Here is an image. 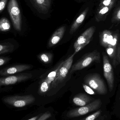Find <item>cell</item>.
<instances>
[{
	"instance_id": "obj_1",
	"label": "cell",
	"mask_w": 120,
	"mask_h": 120,
	"mask_svg": "<svg viewBox=\"0 0 120 120\" xmlns=\"http://www.w3.org/2000/svg\"><path fill=\"white\" fill-rule=\"evenodd\" d=\"M101 61L100 53L98 51L94 50L92 52L85 54L73 65L71 68L70 73H72L88 67L91 64Z\"/></svg>"
},
{
	"instance_id": "obj_2",
	"label": "cell",
	"mask_w": 120,
	"mask_h": 120,
	"mask_svg": "<svg viewBox=\"0 0 120 120\" xmlns=\"http://www.w3.org/2000/svg\"><path fill=\"white\" fill-rule=\"evenodd\" d=\"M85 84L90 87L99 94L104 95L108 92L104 81L98 73H90L84 78Z\"/></svg>"
},
{
	"instance_id": "obj_3",
	"label": "cell",
	"mask_w": 120,
	"mask_h": 120,
	"mask_svg": "<svg viewBox=\"0 0 120 120\" xmlns=\"http://www.w3.org/2000/svg\"><path fill=\"white\" fill-rule=\"evenodd\" d=\"M101 104L102 102L101 99H96L84 106L71 110L68 112L67 116L69 118H73L84 115L99 109Z\"/></svg>"
},
{
	"instance_id": "obj_4",
	"label": "cell",
	"mask_w": 120,
	"mask_h": 120,
	"mask_svg": "<svg viewBox=\"0 0 120 120\" xmlns=\"http://www.w3.org/2000/svg\"><path fill=\"white\" fill-rule=\"evenodd\" d=\"M8 10L14 28L17 31H20L22 30L21 13L16 0H10Z\"/></svg>"
},
{
	"instance_id": "obj_5",
	"label": "cell",
	"mask_w": 120,
	"mask_h": 120,
	"mask_svg": "<svg viewBox=\"0 0 120 120\" xmlns=\"http://www.w3.org/2000/svg\"><path fill=\"white\" fill-rule=\"evenodd\" d=\"M35 97L32 95L25 96H15L8 97L5 98V103L12 105L16 108H22L31 104L35 101Z\"/></svg>"
},
{
	"instance_id": "obj_6",
	"label": "cell",
	"mask_w": 120,
	"mask_h": 120,
	"mask_svg": "<svg viewBox=\"0 0 120 120\" xmlns=\"http://www.w3.org/2000/svg\"><path fill=\"white\" fill-rule=\"evenodd\" d=\"M75 55V53H73L67 60L64 61L58 73L56 78L51 83L52 87H56L64 81L72 67Z\"/></svg>"
},
{
	"instance_id": "obj_7",
	"label": "cell",
	"mask_w": 120,
	"mask_h": 120,
	"mask_svg": "<svg viewBox=\"0 0 120 120\" xmlns=\"http://www.w3.org/2000/svg\"><path fill=\"white\" fill-rule=\"evenodd\" d=\"M103 66L104 75L107 80L110 91L114 87V77L112 65L105 53H103Z\"/></svg>"
},
{
	"instance_id": "obj_8",
	"label": "cell",
	"mask_w": 120,
	"mask_h": 120,
	"mask_svg": "<svg viewBox=\"0 0 120 120\" xmlns=\"http://www.w3.org/2000/svg\"><path fill=\"white\" fill-rule=\"evenodd\" d=\"M31 73H22L0 78V87L15 84L31 78Z\"/></svg>"
},
{
	"instance_id": "obj_9",
	"label": "cell",
	"mask_w": 120,
	"mask_h": 120,
	"mask_svg": "<svg viewBox=\"0 0 120 120\" xmlns=\"http://www.w3.org/2000/svg\"><path fill=\"white\" fill-rule=\"evenodd\" d=\"M96 30V27L94 26L90 27L86 30L74 43L73 47L75 50L78 47L84 46H85L89 43L92 38Z\"/></svg>"
},
{
	"instance_id": "obj_10",
	"label": "cell",
	"mask_w": 120,
	"mask_h": 120,
	"mask_svg": "<svg viewBox=\"0 0 120 120\" xmlns=\"http://www.w3.org/2000/svg\"><path fill=\"white\" fill-rule=\"evenodd\" d=\"M32 67V65L28 64L14 65L0 70V75L6 76L15 75L31 69Z\"/></svg>"
},
{
	"instance_id": "obj_11",
	"label": "cell",
	"mask_w": 120,
	"mask_h": 120,
	"mask_svg": "<svg viewBox=\"0 0 120 120\" xmlns=\"http://www.w3.org/2000/svg\"><path fill=\"white\" fill-rule=\"evenodd\" d=\"M66 30L65 26H62L52 34L48 43L49 48L55 46L61 41L63 37Z\"/></svg>"
},
{
	"instance_id": "obj_12",
	"label": "cell",
	"mask_w": 120,
	"mask_h": 120,
	"mask_svg": "<svg viewBox=\"0 0 120 120\" xmlns=\"http://www.w3.org/2000/svg\"><path fill=\"white\" fill-rule=\"evenodd\" d=\"M92 100L91 98L84 93L76 94L73 99V103L77 105L83 106L90 103Z\"/></svg>"
},
{
	"instance_id": "obj_13",
	"label": "cell",
	"mask_w": 120,
	"mask_h": 120,
	"mask_svg": "<svg viewBox=\"0 0 120 120\" xmlns=\"http://www.w3.org/2000/svg\"><path fill=\"white\" fill-rule=\"evenodd\" d=\"M112 8L109 6H99L96 15V21L98 22L104 21Z\"/></svg>"
},
{
	"instance_id": "obj_14",
	"label": "cell",
	"mask_w": 120,
	"mask_h": 120,
	"mask_svg": "<svg viewBox=\"0 0 120 120\" xmlns=\"http://www.w3.org/2000/svg\"><path fill=\"white\" fill-rule=\"evenodd\" d=\"M89 10V8H87L75 20L71 27L70 31V34H73L82 24L86 17Z\"/></svg>"
},
{
	"instance_id": "obj_15",
	"label": "cell",
	"mask_w": 120,
	"mask_h": 120,
	"mask_svg": "<svg viewBox=\"0 0 120 120\" xmlns=\"http://www.w3.org/2000/svg\"><path fill=\"white\" fill-rule=\"evenodd\" d=\"M113 37L112 32L108 30H105L99 34L100 44L103 47L107 48Z\"/></svg>"
},
{
	"instance_id": "obj_16",
	"label": "cell",
	"mask_w": 120,
	"mask_h": 120,
	"mask_svg": "<svg viewBox=\"0 0 120 120\" xmlns=\"http://www.w3.org/2000/svg\"><path fill=\"white\" fill-rule=\"evenodd\" d=\"M36 7L41 12L47 13L51 4V0H32Z\"/></svg>"
},
{
	"instance_id": "obj_17",
	"label": "cell",
	"mask_w": 120,
	"mask_h": 120,
	"mask_svg": "<svg viewBox=\"0 0 120 120\" xmlns=\"http://www.w3.org/2000/svg\"><path fill=\"white\" fill-rule=\"evenodd\" d=\"M63 62L64 61H63L61 62L58 65V66L56 67V68L55 70L50 72L48 75L47 77L45 78L49 84H51V83L56 78L57 75L58 73V71L60 70L61 66L63 64Z\"/></svg>"
},
{
	"instance_id": "obj_18",
	"label": "cell",
	"mask_w": 120,
	"mask_h": 120,
	"mask_svg": "<svg viewBox=\"0 0 120 120\" xmlns=\"http://www.w3.org/2000/svg\"><path fill=\"white\" fill-rule=\"evenodd\" d=\"M14 49L13 44L9 43L0 44V55L12 52Z\"/></svg>"
},
{
	"instance_id": "obj_19",
	"label": "cell",
	"mask_w": 120,
	"mask_h": 120,
	"mask_svg": "<svg viewBox=\"0 0 120 120\" xmlns=\"http://www.w3.org/2000/svg\"><path fill=\"white\" fill-rule=\"evenodd\" d=\"M37 57L39 60L43 63L49 64L52 62L53 55L51 53H43L39 55Z\"/></svg>"
},
{
	"instance_id": "obj_20",
	"label": "cell",
	"mask_w": 120,
	"mask_h": 120,
	"mask_svg": "<svg viewBox=\"0 0 120 120\" xmlns=\"http://www.w3.org/2000/svg\"><path fill=\"white\" fill-rule=\"evenodd\" d=\"M11 24L7 18H3L0 19V31L7 32L10 30Z\"/></svg>"
},
{
	"instance_id": "obj_21",
	"label": "cell",
	"mask_w": 120,
	"mask_h": 120,
	"mask_svg": "<svg viewBox=\"0 0 120 120\" xmlns=\"http://www.w3.org/2000/svg\"><path fill=\"white\" fill-rule=\"evenodd\" d=\"M50 84H49L45 79H43L41 82L39 89V92L41 94H43L46 93L49 89L50 86Z\"/></svg>"
},
{
	"instance_id": "obj_22",
	"label": "cell",
	"mask_w": 120,
	"mask_h": 120,
	"mask_svg": "<svg viewBox=\"0 0 120 120\" xmlns=\"http://www.w3.org/2000/svg\"><path fill=\"white\" fill-rule=\"evenodd\" d=\"M106 52L112 60V63L115 61L116 56L117 49L115 47H108L106 48Z\"/></svg>"
},
{
	"instance_id": "obj_23",
	"label": "cell",
	"mask_w": 120,
	"mask_h": 120,
	"mask_svg": "<svg viewBox=\"0 0 120 120\" xmlns=\"http://www.w3.org/2000/svg\"><path fill=\"white\" fill-rule=\"evenodd\" d=\"M111 22L112 23H117L120 22V6L113 13Z\"/></svg>"
},
{
	"instance_id": "obj_24",
	"label": "cell",
	"mask_w": 120,
	"mask_h": 120,
	"mask_svg": "<svg viewBox=\"0 0 120 120\" xmlns=\"http://www.w3.org/2000/svg\"><path fill=\"white\" fill-rule=\"evenodd\" d=\"M116 2V0H101L99 4V6L113 7Z\"/></svg>"
},
{
	"instance_id": "obj_25",
	"label": "cell",
	"mask_w": 120,
	"mask_h": 120,
	"mask_svg": "<svg viewBox=\"0 0 120 120\" xmlns=\"http://www.w3.org/2000/svg\"><path fill=\"white\" fill-rule=\"evenodd\" d=\"M118 35L117 34H113L112 38L109 44L108 47H115L116 48L117 44Z\"/></svg>"
},
{
	"instance_id": "obj_26",
	"label": "cell",
	"mask_w": 120,
	"mask_h": 120,
	"mask_svg": "<svg viewBox=\"0 0 120 120\" xmlns=\"http://www.w3.org/2000/svg\"><path fill=\"white\" fill-rule=\"evenodd\" d=\"M102 111L101 110L98 111L92 115L88 116L82 120H95L101 115Z\"/></svg>"
},
{
	"instance_id": "obj_27",
	"label": "cell",
	"mask_w": 120,
	"mask_h": 120,
	"mask_svg": "<svg viewBox=\"0 0 120 120\" xmlns=\"http://www.w3.org/2000/svg\"><path fill=\"white\" fill-rule=\"evenodd\" d=\"M120 63V46L118 48L116 52V56L114 63L113 64L114 67L119 65Z\"/></svg>"
},
{
	"instance_id": "obj_28",
	"label": "cell",
	"mask_w": 120,
	"mask_h": 120,
	"mask_svg": "<svg viewBox=\"0 0 120 120\" xmlns=\"http://www.w3.org/2000/svg\"><path fill=\"white\" fill-rule=\"evenodd\" d=\"M82 85H83V87L84 90L87 94H90V95H94L95 94L94 91L90 87L85 84H83Z\"/></svg>"
},
{
	"instance_id": "obj_29",
	"label": "cell",
	"mask_w": 120,
	"mask_h": 120,
	"mask_svg": "<svg viewBox=\"0 0 120 120\" xmlns=\"http://www.w3.org/2000/svg\"><path fill=\"white\" fill-rule=\"evenodd\" d=\"M11 58L8 57H0V66H2L8 63Z\"/></svg>"
},
{
	"instance_id": "obj_30",
	"label": "cell",
	"mask_w": 120,
	"mask_h": 120,
	"mask_svg": "<svg viewBox=\"0 0 120 120\" xmlns=\"http://www.w3.org/2000/svg\"><path fill=\"white\" fill-rule=\"evenodd\" d=\"M51 116V114L49 112H46L41 116L37 120H46Z\"/></svg>"
},
{
	"instance_id": "obj_31",
	"label": "cell",
	"mask_w": 120,
	"mask_h": 120,
	"mask_svg": "<svg viewBox=\"0 0 120 120\" xmlns=\"http://www.w3.org/2000/svg\"><path fill=\"white\" fill-rule=\"evenodd\" d=\"M8 0H0V12H2L5 7Z\"/></svg>"
},
{
	"instance_id": "obj_32",
	"label": "cell",
	"mask_w": 120,
	"mask_h": 120,
	"mask_svg": "<svg viewBox=\"0 0 120 120\" xmlns=\"http://www.w3.org/2000/svg\"><path fill=\"white\" fill-rule=\"evenodd\" d=\"M38 116H36V117H34L32 118H31V119H30V120H36L38 119Z\"/></svg>"
},
{
	"instance_id": "obj_33",
	"label": "cell",
	"mask_w": 120,
	"mask_h": 120,
	"mask_svg": "<svg viewBox=\"0 0 120 120\" xmlns=\"http://www.w3.org/2000/svg\"></svg>"
}]
</instances>
